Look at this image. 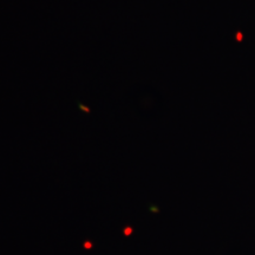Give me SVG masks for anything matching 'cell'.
<instances>
[{
  "label": "cell",
  "mask_w": 255,
  "mask_h": 255,
  "mask_svg": "<svg viewBox=\"0 0 255 255\" xmlns=\"http://www.w3.org/2000/svg\"><path fill=\"white\" fill-rule=\"evenodd\" d=\"M131 233H132L131 227H127L126 229H124V235H126V237H130V235H131Z\"/></svg>",
  "instance_id": "6da1fadb"
},
{
  "label": "cell",
  "mask_w": 255,
  "mask_h": 255,
  "mask_svg": "<svg viewBox=\"0 0 255 255\" xmlns=\"http://www.w3.org/2000/svg\"><path fill=\"white\" fill-rule=\"evenodd\" d=\"M84 247L87 248V250H90V248H92V244H91V242L87 241V242H85V244H84Z\"/></svg>",
  "instance_id": "7a4b0ae2"
}]
</instances>
